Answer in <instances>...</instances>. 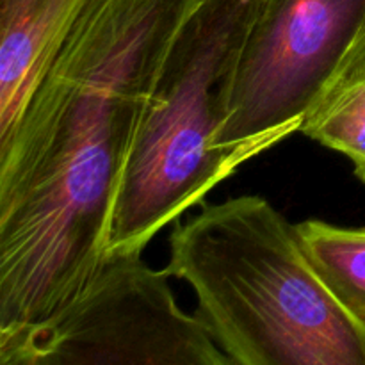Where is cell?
I'll list each match as a JSON object with an SVG mask.
<instances>
[{
	"instance_id": "obj_1",
	"label": "cell",
	"mask_w": 365,
	"mask_h": 365,
	"mask_svg": "<svg viewBox=\"0 0 365 365\" xmlns=\"http://www.w3.org/2000/svg\"><path fill=\"white\" fill-rule=\"evenodd\" d=\"M196 0H95L0 145V330L70 303L106 235L160 63Z\"/></svg>"
},
{
	"instance_id": "obj_2",
	"label": "cell",
	"mask_w": 365,
	"mask_h": 365,
	"mask_svg": "<svg viewBox=\"0 0 365 365\" xmlns=\"http://www.w3.org/2000/svg\"><path fill=\"white\" fill-rule=\"evenodd\" d=\"M170 277L239 365H365V327L319 277L291 225L266 198L237 196L175 221Z\"/></svg>"
},
{
	"instance_id": "obj_3",
	"label": "cell",
	"mask_w": 365,
	"mask_h": 365,
	"mask_svg": "<svg viewBox=\"0 0 365 365\" xmlns=\"http://www.w3.org/2000/svg\"><path fill=\"white\" fill-rule=\"evenodd\" d=\"M264 0H196L150 89L116 191L106 253L150 241L241 164L220 146L235 77Z\"/></svg>"
},
{
	"instance_id": "obj_4",
	"label": "cell",
	"mask_w": 365,
	"mask_h": 365,
	"mask_svg": "<svg viewBox=\"0 0 365 365\" xmlns=\"http://www.w3.org/2000/svg\"><path fill=\"white\" fill-rule=\"evenodd\" d=\"M170 278L143 252L106 253L63 309L0 330V365H230L198 317L178 307Z\"/></svg>"
},
{
	"instance_id": "obj_5",
	"label": "cell",
	"mask_w": 365,
	"mask_h": 365,
	"mask_svg": "<svg viewBox=\"0 0 365 365\" xmlns=\"http://www.w3.org/2000/svg\"><path fill=\"white\" fill-rule=\"evenodd\" d=\"M362 56L365 0H264L220 146L241 166L273 148Z\"/></svg>"
},
{
	"instance_id": "obj_6",
	"label": "cell",
	"mask_w": 365,
	"mask_h": 365,
	"mask_svg": "<svg viewBox=\"0 0 365 365\" xmlns=\"http://www.w3.org/2000/svg\"><path fill=\"white\" fill-rule=\"evenodd\" d=\"M95 0H0V145Z\"/></svg>"
},
{
	"instance_id": "obj_7",
	"label": "cell",
	"mask_w": 365,
	"mask_h": 365,
	"mask_svg": "<svg viewBox=\"0 0 365 365\" xmlns=\"http://www.w3.org/2000/svg\"><path fill=\"white\" fill-rule=\"evenodd\" d=\"M296 230L331 294L365 327V228L307 220Z\"/></svg>"
},
{
	"instance_id": "obj_8",
	"label": "cell",
	"mask_w": 365,
	"mask_h": 365,
	"mask_svg": "<svg viewBox=\"0 0 365 365\" xmlns=\"http://www.w3.org/2000/svg\"><path fill=\"white\" fill-rule=\"evenodd\" d=\"M299 132L348 157L355 177L365 184V56L314 103Z\"/></svg>"
}]
</instances>
